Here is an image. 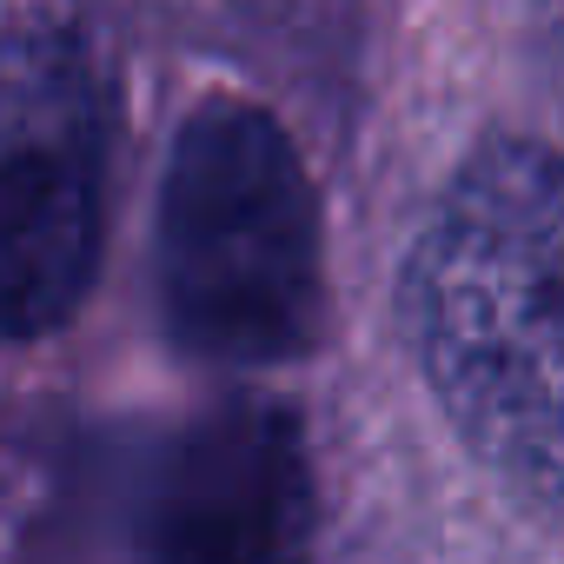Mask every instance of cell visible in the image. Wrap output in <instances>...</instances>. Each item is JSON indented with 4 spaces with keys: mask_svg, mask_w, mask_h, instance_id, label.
Masks as SVG:
<instances>
[{
    "mask_svg": "<svg viewBox=\"0 0 564 564\" xmlns=\"http://www.w3.org/2000/svg\"><path fill=\"white\" fill-rule=\"evenodd\" d=\"M166 339L206 366L265 372L313 352L326 319L319 193L265 107L206 94L166 153L153 219Z\"/></svg>",
    "mask_w": 564,
    "mask_h": 564,
    "instance_id": "2",
    "label": "cell"
},
{
    "mask_svg": "<svg viewBox=\"0 0 564 564\" xmlns=\"http://www.w3.org/2000/svg\"><path fill=\"white\" fill-rule=\"evenodd\" d=\"M133 551L140 564H313L319 478L300 412L226 399L186 419L147 465Z\"/></svg>",
    "mask_w": 564,
    "mask_h": 564,
    "instance_id": "4",
    "label": "cell"
},
{
    "mask_svg": "<svg viewBox=\"0 0 564 564\" xmlns=\"http://www.w3.org/2000/svg\"><path fill=\"white\" fill-rule=\"evenodd\" d=\"M0 313L14 339L74 319L107 213V87L67 28L21 21L0 74Z\"/></svg>",
    "mask_w": 564,
    "mask_h": 564,
    "instance_id": "3",
    "label": "cell"
},
{
    "mask_svg": "<svg viewBox=\"0 0 564 564\" xmlns=\"http://www.w3.org/2000/svg\"><path fill=\"white\" fill-rule=\"evenodd\" d=\"M399 313L458 438L564 524V153L478 147L405 259Z\"/></svg>",
    "mask_w": 564,
    "mask_h": 564,
    "instance_id": "1",
    "label": "cell"
},
{
    "mask_svg": "<svg viewBox=\"0 0 564 564\" xmlns=\"http://www.w3.org/2000/svg\"><path fill=\"white\" fill-rule=\"evenodd\" d=\"M544 28H551V34L564 41V0H544Z\"/></svg>",
    "mask_w": 564,
    "mask_h": 564,
    "instance_id": "5",
    "label": "cell"
}]
</instances>
